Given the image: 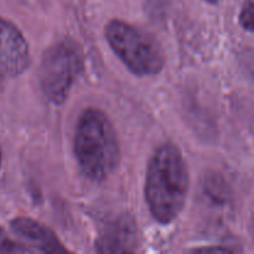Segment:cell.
Listing matches in <instances>:
<instances>
[{
    "label": "cell",
    "mask_w": 254,
    "mask_h": 254,
    "mask_svg": "<svg viewBox=\"0 0 254 254\" xmlns=\"http://www.w3.org/2000/svg\"><path fill=\"white\" fill-rule=\"evenodd\" d=\"M74 154L82 173L93 181H103L118 166L121 146L108 117L97 108L79 116L74 133Z\"/></svg>",
    "instance_id": "2"
},
{
    "label": "cell",
    "mask_w": 254,
    "mask_h": 254,
    "mask_svg": "<svg viewBox=\"0 0 254 254\" xmlns=\"http://www.w3.org/2000/svg\"><path fill=\"white\" fill-rule=\"evenodd\" d=\"M106 37L117 56L136 76H153L163 69L165 55L150 35L122 20H112L106 27Z\"/></svg>",
    "instance_id": "3"
},
{
    "label": "cell",
    "mask_w": 254,
    "mask_h": 254,
    "mask_svg": "<svg viewBox=\"0 0 254 254\" xmlns=\"http://www.w3.org/2000/svg\"><path fill=\"white\" fill-rule=\"evenodd\" d=\"M0 254H31L24 246L12 241L6 233L0 230Z\"/></svg>",
    "instance_id": "8"
},
{
    "label": "cell",
    "mask_w": 254,
    "mask_h": 254,
    "mask_svg": "<svg viewBox=\"0 0 254 254\" xmlns=\"http://www.w3.org/2000/svg\"><path fill=\"white\" fill-rule=\"evenodd\" d=\"M0 165H1V151H0Z\"/></svg>",
    "instance_id": "13"
},
{
    "label": "cell",
    "mask_w": 254,
    "mask_h": 254,
    "mask_svg": "<svg viewBox=\"0 0 254 254\" xmlns=\"http://www.w3.org/2000/svg\"><path fill=\"white\" fill-rule=\"evenodd\" d=\"M11 228L17 236L26 241L37 254H72L50 228L31 218H15L11 221Z\"/></svg>",
    "instance_id": "7"
},
{
    "label": "cell",
    "mask_w": 254,
    "mask_h": 254,
    "mask_svg": "<svg viewBox=\"0 0 254 254\" xmlns=\"http://www.w3.org/2000/svg\"><path fill=\"white\" fill-rule=\"evenodd\" d=\"M208 2H212V4H215V2H218L220 1V0H207Z\"/></svg>",
    "instance_id": "12"
},
{
    "label": "cell",
    "mask_w": 254,
    "mask_h": 254,
    "mask_svg": "<svg viewBox=\"0 0 254 254\" xmlns=\"http://www.w3.org/2000/svg\"><path fill=\"white\" fill-rule=\"evenodd\" d=\"M30 52L24 35L0 16V77H16L27 68Z\"/></svg>",
    "instance_id": "6"
},
{
    "label": "cell",
    "mask_w": 254,
    "mask_h": 254,
    "mask_svg": "<svg viewBox=\"0 0 254 254\" xmlns=\"http://www.w3.org/2000/svg\"><path fill=\"white\" fill-rule=\"evenodd\" d=\"M241 62L248 76L254 79V54H245L241 57Z\"/></svg>",
    "instance_id": "11"
},
{
    "label": "cell",
    "mask_w": 254,
    "mask_h": 254,
    "mask_svg": "<svg viewBox=\"0 0 254 254\" xmlns=\"http://www.w3.org/2000/svg\"><path fill=\"white\" fill-rule=\"evenodd\" d=\"M82 67L81 51L74 42L64 40L47 49L40 71L42 91L47 98L56 104L64 103Z\"/></svg>",
    "instance_id": "4"
},
{
    "label": "cell",
    "mask_w": 254,
    "mask_h": 254,
    "mask_svg": "<svg viewBox=\"0 0 254 254\" xmlns=\"http://www.w3.org/2000/svg\"><path fill=\"white\" fill-rule=\"evenodd\" d=\"M240 22L247 31L254 32V2H246L240 14Z\"/></svg>",
    "instance_id": "9"
},
{
    "label": "cell",
    "mask_w": 254,
    "mask_h": 254,
    "mask_svg": "<svg viewBox=\"0 0 254 254\" xmlns=\"http://www.w3.org/2000/svg\"><path fill=\"white\" fill-rule=\"evenodd\" d=\"M97 254H136L138 227L130 213H119L109 220L96 241Z\"/></svg>",
    "instance_id": "5"
},
{
    "label": "cell",
    "mask_w": 254,
    "mask_h": 254,
    "mask_svg": "<svg viewBox=\"0 0 254 254\" xmlns=\"http://www.w3.org/2000/svg\"><path fill=\"white\" fill-rule=\"evenodd\" d=\"M189 191V174L180 149L163 144L149 160L145 180V198L151 215L166 225L180 215Z\"/></svg>",
    "instance_id": "1"
},
{
    "label": "cell",
    "mask_w": 254,
    "mask_h": 254,
    "mask_svg": "<svg viewBox=\"0 0 254 254\" xmlns=\"http://www.w3.org/2000/svg\"><path fill=\"white\" fill-rule=\"evenodd\" d=\"M189 254H233L228 248L212 246V247H200L190 251Z\"/></svg>",
    "instance_id": "10"
}]
</instances>
